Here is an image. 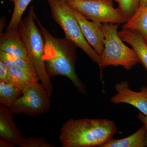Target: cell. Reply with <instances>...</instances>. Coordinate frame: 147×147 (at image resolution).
Returning a JSON list of instances; mask_svg holds the SVG:
<instances>
[{"mask_svg": "<svg viewBox=\"0 0 147 147\" xmlns=\"http://www.w3.org/2000/svg\"><path fill=\"white\" fill-rule=\"evenodd\" d=\"M34 18L44 38L43 59L49 76H65L71 80L80 94H86V86L76 72L77 47L66 38H59L53 36L42 25L35 13Z\"/></svg>", "mask_w": 147, "mask_h": 147, "instance_id": "1", "label": "cell"}, {"mask_svg": "<svg viewBox=\"0 0 147 147\" xmlns=\"http://www.w3.org/2000/svg\"><path fill=\"white\" fill-rule=\"evenodd\" d=\"M117 131L114 121L106 119H70L61 129L63 147H102Z\"/></svg>", "mask_w": 147, "mask_h": 147, "instance_id": "2", "label": "cell"}, {"mask_svg": "<svg viewBox=\"0 0 147 147\" xmlns=\"http://www.w3.org/2000/svg\"><path fill=\"white\" fill-rule=\"evenodd\" d=\"M34 9L33 6L30 7L28 15L18 25V30L26 45L29 60L35 68L41 84L44 86L51 97L53 84L43 59L44 38L36 24Z\"/></svg>", "mask_w": 147, "mask_h": 147, "instance_id": "3", "label": "cell"}, {"mask_svg": "<svg viewBox=\"0 0 147 147\" xmlns=\"http://www.w3.org/2000/svg\"><path fill=\"white\" fill-rule=\"evenodd\" d=\"M52 17L63 29L65 38L81 48L93 62L100 65V56L89 44L73 13V8L64 0H47Z\"/></svg>", "mask_w": 147, "mask_h": 147, "instance_id": "4", "label": "cell"}, {"mask_svg": "<svg viewBox=\"0 0 147 147\" xmlns=\"http://www.w3.org/2000/svg\"><path fill=\"white\" fill-rule=\"evenodd\" d=\"M119 24H102L105 35L104 49L100 56V71L109 66L123 67L130 70L139 63V58L133 49L127 47L118 35Z\"/></svg>", "mask_w": 147, "mask_h": 147, "instance_id": "5", "label": "cell"}, {"mask_svg": "<svg viewBox=\"0 0 147 147\" xmlns=\"http://www.w3.org/2000/svg\"><path fill=\"white\" fill-rule=\"evenodd\" d=\"M67 3L88 20L102 24H124L127 20L118 8H115L113 0H75Z\"/></svg>", "mask_w": 147, "mask_h": 147, "instance_id": "6", "label": "cell"}, {"mask_svg": "<svg viewBox=\"0 0 147 147\" xmlns=\"http://www.w3.org/2000/svg\"><path fill=\"white\" fill-rule=\"evenodd\" d=\"M50 96L42 84L27 90L10 108L13 114L35 117L48 112L51 106Z\"/></svg>", "mask_w": 147, "mask_h": 147, "instance_id": "7", "label": "cell"}, {"mask_svg": "<svg viewBox=\"0 0 147 147\" xmlns=\"http://www.w3.org/2000/svg\"><path fill=\"white\" fill-rule=\"evenodd\" d=\"M115 88L117 93L110 98V102L129 104L147 115V86L142 87L140 91L135 92L130 88L128 82L123 81L117 83Z\"/></svg>", "mask_w": 147, "mask_h": 147, "instance_id": "8", "label": "cell"}, {"mask_svg": "<svg viewBox=\"0 0 147 147\" xmlns=\"http://www.w3.org/2000/svg\"><path fill=\"white\" fill-rule=\"evenodd\" d=\"M73 10L85 38L96 52L101 56L104 51L105 44L102 24L100 22L90 21L78 11L73 8Z\"/></svg>", "mask_w": 147, "mask_h": 147, "instance_id": "9", "label": "cell"}, {"mask_svg": "<svg viewBox=\"0 0 147 147\" xmlns=\"http://www.w3.org/2000/svg\"><path fill=\"white\" fill-rule=\"evenodd\" d=\"M13 115L10 108L1 104L0 137L15 146L22 147L25 139L13 121Z\"/></svg>", "mask_w": 147, "mask_h": 147, "instance_id": "10", "label": "cell"}, {"mask_svg": "<svg viewBox=\"0 0 147 147\" xmlns=\"http://www.w3.org/2000/svg\"><path fill=\"white\" fill-rule=\"evenodd\" d=\"M0 51L30 62L26 45L18 29L6 31L1 34Z\"/></svg>", "mask_w": 147, "mask_h": 147, "instance_id": "11", "label": "cell"}, {"mask_svg": "<svg viewBox=\"0 0 147 147\" xmlns=\"http://www.w3.org/2000/svg\"><path fill=\"white\" fill-rule=\"evenodd\" d=\"M118 35L124 42L129 44L137 54L139 63L147 71V44L139 32L131 29H122Z\"/></svg>", "mask_w": 147, "mask_h": 147, "instance_id": "12", "label": "cell"}, {"mask_svg": "<svg viewBox=\"0 0 147 147\" xmlns=\"http://www.w3.org/2000/svg\"><path fill=\"white\" fill-rule=\"evenodd\" d=\"M39 79L32 76L23 69L11 67H9L8 81L12 83L24 93L27 90L38 84Z\"/></svg>", "mask_w": 147, "mask_h": 147, "instance_id": "13", "label": "cell"}, {"mask_svg": "<svg viewBox=\"0 0 147 147\" xmlns=\"http://www.w3.org/2000/svg\"><path fill=\"white\" fill-rule=\"evenodd\" d=\"M147 138L146 132L143 125L130 136L123 139H112L102 147H144Z\"/></svg>", "mask_w": 147, "mask_h": 147, "instance_id": "14", "label": "cell"}, {"mask_svg": "<svg viewBox=\"0 0 147 147\" xmlns=\"http://www.w3.org/2000/svg\"><path fill=\"white\" fill-rule=\"evenodd\" d=\"M122 28L137 31L147 44V5L138 8L134 15L123 24Z\"/></svg>", "mask_w": 147, "mask_h": 147, "instance_id": "15", "label": "cell"}, {"mask_svg": "<svg viewBox=\"0 0 147 147\" xmlns=\"http://www.w3.org/2000/svg\"><path fill=\"white\" fill-rule=\"evenodd\" d=\"M23 93L10 82H0V102L10 108Z\"/></svg>", "mask_w": 147, "mask_h": 147, "instance_id": "16", "label": "cell"}, {"mask_svg": "<svg viewBox=\"0 0 147 147\" xmlns=\"http://www.w3.org/2000/svg\"><path fill=\"white\" fill-rule=\"evenodd\" d=\"M0 61H3L9 67H16L23 69L32 76L39 79L35 68L29 61L9 55L2 51H0Z\"/></svg>", "mask_w": 147, "mask_h": 147, "instance_id": "17", "label": "cell"}, {"mask_svg": "<svg viewBox=\"0 0 147 147\" xmlns=\"http://www.w3.org/2000/svg\"><path fill=\"white\" fill-rule=\"evenodd\" d=\"M32 0H9L14 4L13 14L6 30L18 29L24 11Z\"/></svg>", "mask_w": 147, "mask_h": 147, "instance_id": "18", "label": "cell"}, {"mask_svg": "<svg viewBox=\"0 0 147 147\" xmlns=\"http://www.w3.org/2000/svg\"><path fill=\"white\" fill-rule=\"evenodd\" d=\"M118 3V8L127 20L136 12L140 6L141 0H115Z\"/></svg>", "mask_w": 147, "mask_h": 147, "instance_id": "19", "label": "cell"}, {"mask_svg": "<svg viewBox=\"0 0 147 147\" xmlns=\"http://www.w3.org/2000/svg\"><path fill=\"white\" fill-rule=\"evenodd\" d=\"M45 141L43 138L29 137L25 139L22 147H54Z\"/></svg>", "mask_w": 147, "mask_h": 147, "instance_id": "20", "label": "cell"}, {"mask_svg": "<svg viewBox=\"0 0 147 147\" xmlns=\"http://www.w3.org/2000/svg\"><path fill=\"white\" fill-rule=\"evenodd\" d=\"M9 67L0 61V82H8Z\"/></svg>", "mask_w": 147, "mask_h": 147, "instance_id": "21", "label": "cell"}, {"mask_svg": "<svg viewBox=\"0 0 147 147\" xmlns=\"http://www.w3.org/2000/svg\"><path fill=\"white\" fill-rule=\"evenodd\" d=\"M137 116L139 120L143 124V126L144 127L146 132L147 137V115H144L143 113L140 112L137 115Z\"/></svg>", "mask_w": 147, "mask_h": 147, "instance_id": "22", "label": "cell"}, {"mask_svg": "<svg viewBox=\"0 0 147 147\" xmlns=\"http://www.w3.org/2000/svg\"><path fill=\"white\" fill-rule=\"evenodd\" d=\"M15 146L12 143L3 139L0 140V147H14Z\"/></svg>", "mask_w": 147, "mask_h": 147, "instance_id": "23", "label": "cell"}, {"mask_svg": "<svg viewBox=\"0 0 147 147\" xmlns=\"http://www.w3.org/2000/svg\"><path fill=\"white\" fill-rule=\"evenodd\" d=\"M147 5V0H141L139 8H142Z\"/></svg>", "mask_w": 147, "mask_h": 147, "instance_id": "24", "label": "cell"}, {"mask_svg": "<svg viewBox=\"0 0 147 147\" xmlns=\"http://www.w3.org/2000/svg\"><path fill=\"white\" fill-rule=\"evenodd\" d=\"M64 1H75V0H64Z\"/></svg>", "mask_w": 147, "mask_h": 147, "instance_id": "25", "label": "cell"}, {"mask_svg": "<svg viewBox=\"0 0 147 147\" xmlns=\"http://www.w3.org/2000/svg\"><path fill=\"white\" fill-rule=\"evenodd\" d=\"M146 146L147 147V138L146 139Z\"/></svg>", "mask_w": 147, "mask_h": 147, "instance_id": "26", "label": "cell"}]
</instances>
